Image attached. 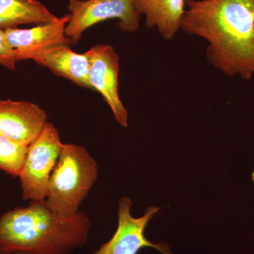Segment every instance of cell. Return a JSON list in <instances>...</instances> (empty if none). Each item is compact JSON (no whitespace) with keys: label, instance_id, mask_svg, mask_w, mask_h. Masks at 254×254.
Masks as SVG:
<instances>
[{"label":"cell","instance_id":"6da1fadb","mask_svg":"<svg viewBox=\"0 0 254 254\" xmlns=\"http://www.w3.org/2000/svg\"><path fill=\"white\" fill-rule=\"evenodd\" d=\"M180 29L206 40L208 63L227 76L254 75V0H185Z\"/></svg>","mask_w":254,"mask_h":254},{"label":"cell","instance_id":"7a4b0ae2","mask_svg":"<svg viewBox=\"0 0 254 254\" xmlns=\"http://www.w3.org/2000/svg\"><path fill=\"white\" fill-rule=\"evenodd\" d=\"M91 228L83 212L63 216L31 201L0 217V254H69L86 245Z\"/></svg>","mask_w":254,"mask_h":254},{"label":"cell","instance_id":"3957f363","mask_svg":"<svg viewBox=\"0 0 254 254\" xmlns=\"http://www.w3.org/2000/svg\"><path fill=\"white\" fill-rule=\"evenodd\" d=\"M98 175V163L85 147L63 143L50 176L45 204L63 216L79 211Z\"/></svg>","mask_w":254,"mask_h":254},{"label":"cell","instance_id":"277c9868","mask_svg":"<svg viewBox=\"0 0 254 254\" xmlns=\"http://www.w3.org/2000/svg\"><path fill=\"white\" fill-rule=\"evenodd\" d=\"M63 145L59 131L50 123H46L39 136L28 145L18 176L23 200H46L50 176L58 163Z\"/></svg>","mask_w":254,"mask_h":254},{"label":"cell","instance_id":"5b68a950","mask_svg":"<svg viewBox=\"0 0 254 254\" xmlns=\"http://www.w3.org/2000/svg\"><path fill=\"white\" fill-rule=\"evenodd\" d=\"M68 9L70 19L65 34L73 46L88 28L110 19H118L123 33L139 29L141 15L135 7V0H68Z\"/></svg>","mask_w":254,"mask_h":254},{"label":"cell","instance_id":"8992f818","mask_svg":"<svg viewBox=\"0 0 254 254\" xmlns=\"http://www.w3.org/2000/svg\"><path fill=\"white\" fill-rule=\"evenodd\" d=\"M131 207L132 200L128 197L120 200L118 228L113 237L93 254H137L145 247H151L162 254H174L167 244L153 243L145 236L147 225L160 208L150 206L143 216L134 218Z\"/></svg>","mask_w":254,"mask_h":254},{"label":"cell","instance_id":"52a82bcc","mask_svg":"<svg viewBox=\"0 0 254 254\" xmlns=\"http://www.w3.org/2000/svg\"><path fill=\"white\" fill-rule=\"evenodd\" d=\"M89 63V83L93 91H98L109 105L117 122L128 126V112L119 94L120 60L115 48L98 44L85 53Z\"/></svg>","mask_w":254,"mask_h":254},{"label":"cell","instance_id":"ba28073f","mask_svg":"<svg viewBox=\"0 0 254 254\" xmlns=\"http://www.w3.org/2000/svg\"><path fill=\"white\" fill-rule=\"evenodd\" d=\"M47 113L31 102L0 100V135L28 145L46 126Z\"/></svg>","mask_w":254,"mask_h":254},{"label":"cell","instance_id":"9c48e42d","mask_svg":"<svg viewBox=\"0 0 254 254\" xmlns=\"http://www.w3.org/2000/svg\"><path fill=\"white\" fill-rule=\"evenodd\" d=\"M70 15H65L52 22L36 25L31 28L5 30V37L16 53L18 62L31 60L42 50L60 45L71 46L65 34Z\"/></svg>","mask_w":254,"mask_h":254},{"label":"cell","instance_id":"30bf717a","mask_svg":"<svg viewBox=\"0 0 254 254\" xmlns=\"http://www.w3.org/2000/svg\"><path fill=\"white\" fill-rule=\"evenodd\" d=\"M48 68L54 74L69 80L75 84L92 90L89 83V63L86 54H78L68 45H60L42 50L31 59Z\"/></svg>","mask_w":254,"mask_h":254},{"label":"cell","instance_id":"8fae6325","mask_svg":"<svg viewBox=\"0 0 254 254\" xmlns=\"http://www.w3.org/2000/svg\"><path fill=\"white\" fill-rule=\"evenodd\" d=\"M185 0H135V7L145 18V28H156L167 41L174 39L185 11Z\"/></svg>","mask_w":254,"mask_h":254},{"label":"cell","instance_id":"7c38bea8","mask_svg":"<svg viewBox=\"0 0 254 254\" xmlns=\"http://www.w3.org/2000/svg\"><path fill=\"white\" fill-rule=\"evenodd\" d=\"M58 18L38 0H0V29L4 31L21 25L50 23Z\"/></svg>","mask_w":254,"mask_h":254},{"label":"cell","instance_id":"4fadbf2b","mask_svg":"<svg viewBox=\"0 0 254 254\" xmlns=\"http://www.w3.org/2000/svg\"><path fill=\"white\" fill-rule=\"evenodd\" d=\"M28 146L0 135V170L18 177L26 158Z\"/></svg>","mask_w":254,"mask_h":254},{"label":"cell","instance_id":"5bb4252c","mask_svg":"<svg viewBox=\"0 0 254 254\" xmlns=\"http://www.w3.org/2000/svg\"><path fill=\"white\" fill-rule=\"evenodd\" d=\"M17 63L16 53L6 41L4 30L0 29V65L15 71Z\"/></svg>","mask_w":254,"mask_h":254},{"label":"cell","instance_id":"9a60e30c","mask_svg":"<svg viewBox=\"0 0 254 254\" xmlns=\"http://www.w3.org/2000/svg\"><path fill=\"white\" fill-rule=\"evenodd\" d=\"M252 181H253L254 183V172L253 173H252Z\"/></svg>","mask_w":254,"mask_h":254},{"label":"cell","instance_id":"2e32d148","mask_svg":"<svg viewBox=\"0 0 254 254\" xmlns=\"http://www.w3.org/2000/svg\"><path fill=\"white\" fill-rule=\"evenodd\" d=\"M12 254H23V253H21V252H16V253H14Z\"/></svg>","mask_w":254,"mask_h":254}]
</instances>
